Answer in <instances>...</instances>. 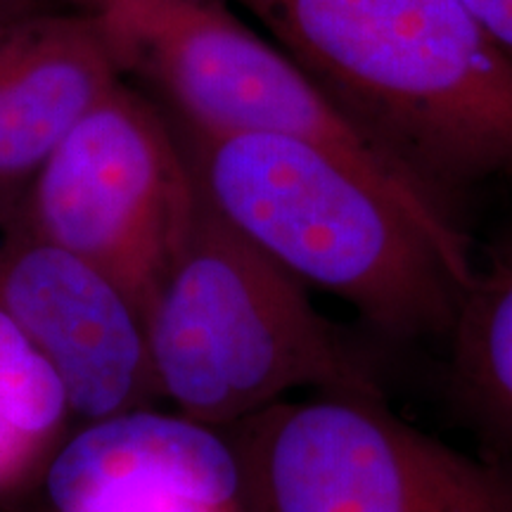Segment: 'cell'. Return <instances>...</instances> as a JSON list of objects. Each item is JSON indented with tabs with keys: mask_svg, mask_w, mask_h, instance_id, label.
<instances>
[{
	"mask_svg": "<svg viewBox=\"0 0 512 512\" xmlns=\"http://www.w3.org/2000/svg\"><path fill=\"white\" fill-rule=\"evenodd\" d=\"M176 131L211 211L299 283L401 342L448 335L477 275L451 197L302 138Z\"/></svg>",
	"mask_w": 512,
	"mask_h": 512,
	"instance_id": "1",
	"label": "cell"
},
{
	"mask_svg": "<svg viewBox=\"0 0 512 512\" xmlns=\"http://www.w3.org/2000/svg\"><path fill=\"white\" fill-rule=\"evenodd\" d=\"M356 124L451 195L512 176V55L460 0H235Z\"/></svg>",
	"mask_w": 512,
	"mask_h": 512,
	"instance_id": "2",
	"label": "cell"
},
{
	"mask_svg": "<svg viewBox=\"0 0 512 512\" xmlns=\"http://www.w3.org/2000/svg\"><path fill=\"white\" fill-rule=\"evenodd\" d=\"M200 192V188H197ZM159 401L204 425H240L294 394L382 396L373 363L200 195L145 313Z\"/></svg>",
	"mask_w": 512,
	"mask_h": 512,
	"instance_id": "3",
	"label": "cell"
},
{
	"mask_svg": "<svg viewBox=\"0 0 512 512\" xmlns=\"http://www.w3.org/2000/svg\"><path fill=\"white\" fill-rule=\"evenodd\" d=\"M121 74L171 102L202 133L302 138L403 188L451 197L356 124L309 74L228 8L226 0H95Z\"/></svg>",
	"mask_w": 512,
	"mask_h": 512,
	"instance_id": "4",
	"label": "cell"
},
{
	"mask_svg": "<svg viewBox=\"0 0 512 512\" xmlns=\"http://www.w3.org/2000/svg\"><path fill=\"white\" fill-rule=\"evenodd\" d=\"M228 432L254 512H512L510 463L430 437L382 396H292Z\"/></svg>",
	"mask_w": 512,
	"mask_h": 512,
	"instance_id": "5",
	"label": "cell"
},
{
	"mask_svg": "<svg viewBox=\"0 0 512 512\" xmlns=\"http://www.w3.org/2000/svg\"><path fill=\"white\" fill-rule=\"evenodd\" d=\"M197 200L176 126L119 81L50 152L8 216L102 268L145 318Z\"/></svg>",
	"mask_w": 512,
	"mask_h": 512,
	"instance_id": "6",
	"label": "cell"
},
{
	"mask_svg": "<svg viewBox=\"0 0 512 512\" xmlns=\"http://www.w3.org/2000/svg\"><path fill=\"white\" fill-rule=\"evenodd\" d=\"M0 306L60 380L74 427L157 406L145 318L83 256L0 219Z\"/></svg>",
	"mask_w": 512,
	"mask_h": 512,
	"instance_id": "7",
	"label": "cell"
},
{
	"mask_svg": "<svg viewBox=\"0 0 512 512\" xmlns=\"http://www.w3.org/2000/svg\"><path fill=\"white\" fill-rule=\"evenodd\" d=\"M27 512H254L228 430L157 406L76 425Z\"/></svg>",
	"mask_w": 512,
	"mask_h": 512,
	"instance_id": "8",
	"label": "cell"
},
{
	"mask_svg": "<svg viewBox=\"0 0 512 512\" xmlns=\"http://www.w3.org/2000/svg\"><path fill=\"white\" fill-rule=\"evenodd\" d=\"M124 81L93 10L0 31V219L72 128Z\"/></svg>",
	"mask_w": 512,
	"mask_h": 512,
	"instance_id": "9",
	"label": "cell"
},
{
	"mask_svg": "<svg viewBox=\"0 0 512 512\" xmlns=\"http://www.w3.org/2000/svg\"><path fill=\"white\" fill-rule=\"evenodd\" d=\"M72 430L60 380L0 306V508L27 512L50 460Z\"/></svg>",
	"mask_w": 512,
	"mask_h": 512,
	"instance_id": "10",
	"label": "cell"
},
{
	"mask_svg": "<svg viewBox=\"0 0 512 512\" xmlns=\"http://www.w3.org/2000/svg\"><path fill=\"white\" fill-rule=\"evenodd\" d=\"M446 337L460 406L512 456V254L477 271Z\"/></svg>",
	"mask_w": 512,
	"mask_h": 512,
	"instance_id": "11",
	"label": "cell"
},
{
	"mask_svg": "<svg viewBox=\"0 0 512 512\" xmlns=\"http://www.w3.org/2000/svg\"><path fill=\"white\" fill-rule=\"evenodd\" d=\"M95 0H0V31L57 12L93 10Z\"/></svg>",
	"mask_w": 512,
	"mask_h": 512,
	"instance_id": "12",
	"label": "cell"
},
{
	"mask_svg": "<svg viewBox=\"0 0 512 512\" xmlns=\"http://www.w3.org/2000/svg\"><path fill=\"white\" fill-rule=\"evenodd\" d=\"M467 12L512 55V0H460Z\"/></svg>",
	"mask_w": 512,
	"mask_h": 512,
	"instance_id": "13",
	"label": "cell"
},
{
	"mask_svg": "<svg viewBox=\"0 0 512 512\" xmlns=\"http://www.w3.org/2000/svg\"><path fill=\"white\" fill-rule=\"evenodd\" d=\"M0 512H12V510H5V508H0Z\"/></svg>",
	"mask_w": 512,
	"mask_h": 512,
	"instance_id": "14",
	"label": "cell"
}]
</instances>
